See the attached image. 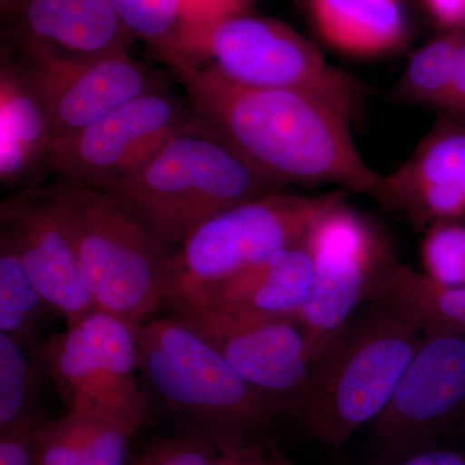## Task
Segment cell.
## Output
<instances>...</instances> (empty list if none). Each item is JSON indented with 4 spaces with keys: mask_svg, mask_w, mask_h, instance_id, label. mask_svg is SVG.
I'll use <instances>...</instances> for the list:
<instances>
[{
    "mask_svg": "<svg viewBox=\"0 0 465 465\" xmlns=\"http://www.w3.org/2000/svg\"><path fill=\"white\" fill-rule=\"evenodd\" d=\"M173 316L204 336L281 420L298 423L313 397L311 349L298 318L213 309Z\"/></svg>",
    "mask_w": 465,
    "mask_h": 465,
    "instance_id": "30bf717a",
    "label": "cell"
},
{
    "mask_svg": "<svg viewBox=\"0 0 465 465\" xmlns=\"http://www.w3.org/2000/svg\"><path fill=\"white\" fill-rule=\"evenodd\" d=\"M134 39H142L162 61L180 47L186 33L183 0H110Z\"/></svg>",
    "mask_w": 465,
    "mask_h": 465,
    "instance_id": "cb8c5ba5",
    "label": "cell"
},
{
    "mask_svg": "<svg viewBox=\"0 0 465 465\" xmlns=\"http://www.w3.org/2000/svg\"><path fill=\"white\" fill-rule=\"evenodd\" d=\"M424 3L434 20L450 32L465 26V0H424Z\"/></svg>",
    "mask_w": 465,
    "mask_h": 465,
    "instance_id": "d6a6232c",
    "label": "cell"
},
{
    "mask_svg": "<svg viewBox=\"0 0 465 465\" xmlns=\"http://www.w3.org/2000/svg\"><path fill=\"white\" fill-rule=\"evenodd\" d=\"M164 64L206 67L249 87L314 94L353 116L362 101L353 76L330 65L313 43L273 18H229L192 35Z\"/></svg>",
    "mask_w": 465,
    "mask_h": 465,
    "instance_id": "52a82bcc",
    "label": "cell"
},
{
    "mask_svg": "<svg viewBox=\"0 0 465 465\" xmlns=\"http://www.w3.org/2000/svg\"><path fill=\"white\" fill-rule=\"evenodd\" d=\"M345 195L341 189L312 197L272 192L211 217L171 252L162 309L191 311L217 284L300 246L318 217Z\"/></svg>",
    "mask_w": 465,
    "mask_h": 465,
    "instance_id": "8992f818",
    "label": "cell"
},
{
    "mask_svg": "<svg viewBox=\"0 0 465 465\" xmlns=\"http://www.w3.org/2000/svg\"><path fill=\"white\" fill-rule=\"evenodd\" d=\"M56 143L50 113L20 60L2 52L0 180L12 185L47 166Z\"/></svg>",
    "mask_w": 465,
    "mask_h": 465,
    "instance_id": "ac0fdd59",
    "label": "cell"
},
{
    "mask_svg": "<svg viewBox=\"0 0 465 465\" xmlns=\"http://www.w3.org/2000/svg\"><path fill=\"white\" fill-rule=\"evenodd\" d=\"M134 338L149 411L179 434L235 452L262 445L282 421L204 336L173 314L153 317L134 329Z\"/></svg>",
    "mask_w": 465,
    "mask_h": 465,
    "instance_id": "7a4b0ae2",
    "label": "cell"
},
{
    "mask_svg": "<svg viewBox=\"0 0 465 465\" xmlns=\"http://www.w3.org/2000/svg\"><path fill=\"white\" fill-rule=\"evenodd\" d=\"M459 424L465 430V338L425 331L393 396L370 424L382 464L437 448Z\"/></svg>",
    "mask_w": 465,
    "mask_h": 465,
    "instance_id": "8fae6325",
    "label": "cell"
},
{
    "mask_svg": "<svg viewBox=\"0 0 465 465\" xmlns=\"http://www.w3.org/2000/svg\"><path fill=\"white\" fill-rule=\"evenodd\" d=\"M94 418L66 412L45 421L39 434L34 465H79Z\"/></svg>",
    "mask_w": 465,
    "mask_h": 465,
    "instance_id": "484cf974",
    "label": "cell"
},
{
    "mask_svg": "<svg viewBox=\"0 0 465 465\" xmlns=\"http://www.w3.org/2000/svg\"><path fill=\"white\" fill-rule=\"evenodd\" d=\"M372 300L397 309L423 332L465 338V287L434 282L423 272L396 262L376 287Z\"/></svg>",
    "mask_w": 465,
    "mask_h": 465,
    "instance_id": "ffe728a7",
    "label": "cell"
},
{
    "mask_svg": "<svg viewBox=\"0 0 465 465\" xmlns=\"http://www.w3.org/2000/svg\"><path fill=\"white\" fill-rule=\"evenodd\" d=\"M262 465H293L275 449L273 443H269L268 449L262 446Z\"/></svg>",
    "mask_w": 465,
    "mask_h": 465,
    "instance_id": "836d02e7",
    "label": "cell"
},
{
    "mask_svg": "<svg viewBox=\"0 0 465 465\" xmlns=\"http://www.w3.org/2000/svg\"><path fill=\"white\" fill-rule=\"evenodd\" d=\"M442 113L451 121L465 122V26L460 30L451 84Z\"/></svg>",
    "mask_w": 465,
    "mask_h": 465,
    "instance_id": "4dcf8cb0",
    "label": "cell"
},
{
    "mask_svg": "<svg viewBox=\"0 0 465 465\" xmlns=\"http://www.w3.org/2000/svg\"><path fill=\"white\" fill-rule=\"evenodd\" d=\"M2 231L11 237L36 289L66 327L97 311L79 275L56 186L30 188L5 202Z\"/></svg>",
    "mask_w": 465,
    "mask_h": 465,
    "instance_id": "5bb4252c",
    "label": "cell"
},
{
    "mask_svg": "<svg viewBox=\"0 0 465 465\" xmlns=\"http://www.w3.org/2000/svg\"><path fill=\"white\" fill-rule=\"evenodd\" d=\"M57 195L84 289L97 311L134 329L163 307L171 251L112 193L65 183Z\"/></svg>",
    "mask_w": 465,
    "mask_h": 465,
    "instance_id": "5b68a950",
    "label": "cell"
},
{
    "mask_svg": "<svg viewBox=\"0 0 465 465\" xmlns=\"http://www.w3.org/2000/svg\"><path fill=\"white\" fill-rule=\"evenodd\" d=\"M39 356L67 412L118 425L133 436L150 418L134 329L119 318L92 312L48 336Z\"/></svg>",
    "mask_w": 465,
    "mask_h": 465,
    "instance_id": "ba28073f",
    "label": "cell"
},
{
    "mask_svg": "<svg viewBox=\"0 0 465 465\" xmlns=\"http://www.w3.org/2000/svg\"><path fill=\"white\" fill-rule=\"evenodd\" d=\"M194 118L188 101L182 103L167 87L159 88L58 139L47 167L66 183L110 192Z\"/></svg>",
    "mask_w": 465,
    "mask_h": 465,
    "instance_id": "7c38bea8",
    "label": "cell"
},
{
    "mask_svg": "<svg viewBox=\"0 0 465 465\" xmlns=\"http://www.w3.org/2000/svg\"><path fill=\"white\" fill-rule=\"evenodd\" d=\"M375 198L421 228L465 222L464 125L440 122L397 170L381 176Z\"/></svg>",
    "mask_w": 465,
    "mask_h": 465,
    "instance_id": "9a60e30c",
    "label": "cell"
},
{
    "mask_svg": "<svg viewBox=\"0 0 465 465\" xmlns=\"http://www.w3.org/2000/svg\"><path fill=\"white\" fill-rule=\"evenodd\" d=\"M460 30H451L412 54L394 88L397 99L443 112L460 42Z\"/></svg>",
    "mask_w": 465,
    "mask_h": 465,
    "instance_id": "7402d4cb",
    "label": "cell"
},
{
    "mask_svg": "<svg viewBox=\"0 0 465 465\" xmlns=\"http://www.w3.org/2000/svg\"><path fill=\"white\" fill-rule=\"evenodd\" d=\"M385 465H465V451L437 446Z\"/></svg>",
    "mask_w": 465,
    "mask_h": 465,
    "instance_id": "1f68e13d",
    "label": "cell"
},
{
    "mask_svg": "<svg viewBox=\"0 0 465 465\" xmlns=\"http://www.w3.org/2000/svg\"><path fill=\"white\" fill-rule=\"evenodd\" d=\"M48 311L54 309L34 284L11 237L0 232V332L36 344V326Z\"/></svg>",
    "mask_w": 465,
    "mask_h": 465,
    "instance_id": "44dd1931",
    "label": "cell"
},
{
    "mask_svg": "<svg viewBox=\"0 0 465 465\" xmlns=\"http://www.w3.org/2000/svg\"><path fill=\"white\" fill-rule=\"evenodd\" d=\"M423 273L434 282L465 287V225L445 223L427 229L421 243Z\"/></svg>",
    "mask_w": 465,
    "mask_h": 465,
    "instance_id": "d4e9b609",
    "label": "cell"
},
{
    "mask_svg": "<svg viewBox=\"0 0 465 465\" xmlns=\"http://www.w3.org/2000/svg\"><path fill=\"white\" fill-rule=\"evenodd\" d=\"M14 3L15 0H0V11H2V15H5Z\"/></svg>",
    "mask_w": 465,
    "mask_h": 465,
    "instance_id": "8d00e7d4",
    "label": "cell"
},
{
    "mask_svg": "<svg viewBox=\"0 0 465 465\" xmlns=\"http://www.w3.org/2000/svg\"><path fill=\"white\" fill-rule=\"evenodd\" d=\"M217 454L210 443L177 434L153 443L137 465H210Z\"/></svg>",
    "mask_w": 465,
    "mask_h": 465,
    "instance_id": "4316f807",
    "label": "cell"
},
{
    "mask_svg": "<svg viewBox=\"0 0 465 465\" xmlns=\"http://www.w3.org/2000/svg\"><path fill=\"white\" fill-rule=\"evenodd\" d=\"M252 3L253 0H183L188 33L180 47L194 34L204 32L229 18L249 14Z\"/></svg>",
    "mask_w": 465,
    "mask_h": 465,
    "instance_id": "f1b7e54d",
    "label": "cell"
},
{
    "mask_svg": "<svg viewBox=\"0 0 465 465\" xmlns=\"http://www.w3.org/2000/svg\"><path fill=\"white\" fill-rule=\"evenodd\" d=\"M423 339V331L385 302L371 300L312 363L313 397L298 427L338 450L387 407Z\"/></svg>",
    "mask_w": 465,
    "mask_h": 465,
    "instance_id": "3957f363",
    "label": "cell"
},
{
    "mask_svg": "<svg viewBox=\"0 0 465 465\" xmlns=\"http://www.w3.org/2000/svg\"><path fill=\"white\" fill-rule=\"evenodd\" d=\"M50 113L56 142L84 130L113 110L148 92L166 87L155 72L130 52L97 57H70L18 52Z\"/></svg>",
    "mask_w": 465,
    "mask_h": 465,
    "instance_id": "4fadbf2b",
    "label": "cell"
},
{
    "mask_svg": "<svg viewBox=\"0 0 465 465\" xmlns=\"http://www.w3.org/2000/svg\"><path fill=\"white\" fill-rule=\"evenodd\" d=\"M313 283V262L304 244H300L278 251L264 262L217 284L200 305L183 313L213 309L249 316L299 320L311 298Z\"/></svg>",
    "mask_w": 465,
    "mask_h": 465,
    "instance_id": "e0dca14e",
    "label": "cell"
},
{
    "mask_svg": "<svg viewBox=\"0 0 465 465\" xmlns=\"http://www.w3.org/2000/svg\"><path fill=\"white\" fill-rule=\"evenodd\" d=\"M133 437L118 425L94 419L79 465H124Z\"/></svg>",
    "mask_w": 465,
    "mask_h": 465,
    "instance_id": "83f0119b",
    "label": "cell"
},
{
    "mask_svg": "<svg viewBox=\"0 0 465 465\" xmlns=\"http://www.w3.org/2000/svg\"><path fill=\"white\" fill-rule=\"evenodd\" d=\"M194 115L273 185L335 183L375 197L381 176L358 150L353 115L304 92L232 84L206 67H170Z\"/></svg>",
    "mask_w": 465,
    "mask_h": 465,
    "instance_id": "6da1fadb",
    "label": "cell"
},
{
    "mask_svg": "<svg viewBox=\"0 0 465 465\" xmlns=\"http://www.w3.org/2000/svg\"><path fill=\"white\" fill-rule=\"evenodd\" d=\"M242 451L219 452L210 465H240Z\"/></svg>",
    "mask_w": 465,
    "mask_h": 465,
    "instance_id": "d590c367",
    "label": "cell"
},
{
    "mask_svg": "<svg viewBox=\"0 0 465 465\" xmlns=\"http://www.w3.org/2000/svg\"><path fill=\"white\" fill-rule=\"evenodd\" d=\"M312 24L333 50L351 57H379L405 42L401 0H305Z\"/></svg>",
    "mask_w": 465,
    "mask_h": 465,
    "instance_id": "d6986e66",
    "label": "cell"
},
{
    "mask_svg": "<svg viewBox=\"0 0 465 465\" xmlns=\"http://www.w3.org/2000/svg\"><path fill=\"white\" fill-rule=\"evenodd\" d=\"M262 445L250 446L242 451L240 465H262Z\"/></svg>",
    "mask_w": 465,
    "mask_h": 465,
    "instance_id": "e575fe53",
    "label": "cell"
},
{
    "mask_svg": "<svg viewBox=\"0 0 465 465\" xmlns=\"http://www.w3.org/2000/svg\"><path fill=\"white\" fill-rule=\"evenodd\" d=\"M302 244L313 262L314 283L299 322L313 363L358 309L371 302L397 262L378 228L345 200L318 217Z\"/></svg>",
    "mask_w": 465,
    "mask_h": 465,
    "instance_id": "9c48e42d",
    "label": "cell"
},
{
    "mask_svg": "<svg viewBox=\"0 0 465 465\" xmlns=\"http://www.w3.org/2000/svg\"><path fill=\"white\" fill-rule=\"evenodd\" d=\"M274 188L195 116L108 193L133 208L173 251L211 217Z\"/></svg>",
    "mask_w": 465,
    "mask_h": 465,
    "instance_id": "277c9868",
    "label": "cell"
},
{
    "mask_svg": "<svg viewBox=\"0 0 465 465\" xmlns=\"http://www.w3.org/2000/svg\"><path fill=\"white\" fill-rule=\"evenodd\" d=\"M3 18L18 52L106 56L130 52L134 39L110 0H15Z\"/></svg>",
    "mask_w": 465,
    "mask_h": 465,
    "instance_id": "2e32d148",
    "label": "cell"
},
{
    "mask_svg": "<svg viewBox=\"0 0 465 465\" xmlns=\"http://www.w3.org/2000/svg\"><path fill=\"white\" fill-rule=\"evenodd\" d=\"M39 345L0 332V430L38 416L34 412Z\"/></svg>",
    "mask_w": 465,
    "mask_h": 465,
    "instance_id": "603a6c76",
    "label": "cell"
},
{
    "mask_svg": "<svg viewBox=\"0 0 465 465\" xmlns=\"http://www.w3.org/2000/svg\"><path fill=\"white\" fill-rule=\"evenodd\" d=\"M45 421L35 416L0 430V465H34L39 434Z\"/></svg>",
    "mask_w": 465,
    "mask_h": 465,
    "instance_id": "f546056e",
    "label": "cell"
}]
</instances>
